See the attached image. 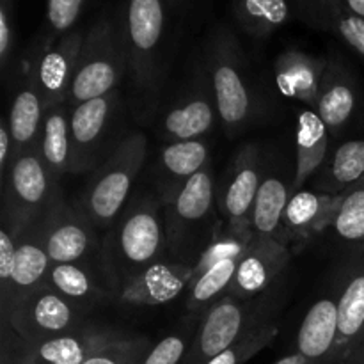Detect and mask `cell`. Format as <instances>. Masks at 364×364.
<instances>
[{
	"label": "cell",
	"mask_w": 364,
	"mask_h": 364,
	"mask_svg": "<svg viewBox=\"0 0 364 364\" xmlns=\"http://www.w3.org/2000/svg\"><path fill=\"white\" fill-rule=\"evenodd\" d=\"M16 244L18 233L2 223V231H0V288L2 290H6L11 283L14 258H16Z\"/></svg>",
	"instance_id": "41"
},
{
	"label": "cell",
	"mask_w": 364,
	"mask_h": 364,
	"mask_svg": "<svg viewBox=\"0 0 364 364\" xmlns=\"http://www.w3.org/2000/svg\"><path fill=\"white\" fill-rule=\"evenodd\" d=\"M14 159L13 135H11L7 119H0V185L4 183Z\"/></svg>",
	"instance_id": "42"
},
{
	"label": "cell",
	"mask_w": 364,
	"mask_h": 364,
	"mask_svg": "<svg viewBox=\"0 0 364 364\" xmlns=\"http://www.w3.org/2000/svg\"><path fill=\"white\" fill-rule=\"evenodd\" d=\"M127 73L128 53L121 9L105 11L85 31L66 103L75 107L117 91Z\"/></svg>",
	"instance_id": "5"
},
{
	"label": "cell",
	"mask_w": 364,
	"mask_h": 364,
	"mask_svg": "<svg viewBox=\"0 0 364 364\" xmlns=\"http://www.w3.org/2000/svg\"><path fill=\"white\" fill-rule=\"evenodd\" d=\"M215 198V178L212 162H208L173 198L162 203L167 251L173 255L185 251V247L191 244V238L208 220Z\"/></svg>",
	"instance_id": "11"
},
{
	"label": "cell",
	"mask_w": 364,
	"mask_h": 364,
	"mask_svg": "<svg viewBox=\"0 0 364 364\" xmlns=\"http://www.w3.org/2000/svg\"><path fill=\"white\" fill-rule=\"evenodd\" d=\"M343 277L345 267H341L340 279L334 283L329 294L318 299L308 309L301 327H299L294 350L304 355L311 364L333 363L338 338V308H340Z\"/></svg>",
	"instance_id": "20"
},
{
	"label": "cell",
	"mask_w": 364,
	"mask_h": 364,
	"mask_svg": "<svg viewBox=\"0 0 364 364\" xmlns=\"http://www.w3.org/2000/svg\"><path fill=\"white\" fill-rule=\"evenodd\" d=\"M16 0H0V66L7 71L14 52V25H16Z\"/></svg>",
	"instance_id": "40"
},
{
	"label": "cell",
	"mask_w": 364,
	"mask_h": 364,
	"mask_svg": "<svg viewBox=\"0 0 364 364\" xmlns=\"http://www.w3.org/2000/svg\"><path fill=\"white\" fill-rule=\"evenodd\" d=\"M331 134L318 112L302 107L295 128V169L291 196L308 187L311 178L322 169L331 151Z\"/></svg>",
	"instance_id": "25"
},
{
	"label": "cell",
	"mask_w": 364,
	"mask_h": 364,
	"mask_svg": "<svg viewBox=\"0 0 364 364\" xmlns=\"http://www.w3.org/2000/svg\"><path fill=\"white\" fill-rule=\"evenodd\" d=\"M71 107L68 103L50 107L45 112L41 132L36 146L46 169L57 181L70 173L71 166Z\"/></svg>",
	"instance_id": "30"
},
{
	"label": "cell",
	"mask_w": 364,
	"mask_h": 364,
	"mask_svg": "<svg viewBox=\"0 0 364 364\" xmlns=\"http://www.w3.org/2000/svg\"><path fill=\"white\" fill-rule=\"evenodd\" d=\"M43 240L52 265L87 262L100 252L98 230L75 205L60 198L41 219Z\"/></svg>",
	"instance_id": "12"
},
{
	"label": "cell",
	"mask_w": 364,
	"mask_h": 364,
	"mask_svg": "<svg viewBox=\"0 0 364 364\" xmlns=\"http://www.w3.org/2000/svg\"><path fill=\"white\" fill-rule=\"evenodd\" d=\"M240 258H228L215 263L212 269L192 281L191 291L187 299V309L191 315L203 316L210 309V306L215 304L220 297L228 291L230 284L233 283L235 272Z\"/></svg>",
	"instance_id": "34"
},
{
	"label": "cell",
	"mask_w": 364,
	"mask_h": 364,
	"mask_svg": "<svg viewBox=\"0 0 364 364\" xmlns=\"http://www.w3.org/2000/svg\"><path fill=\"white\" fill-rule=\"evenodd\" d=\"M343 194L331 196L302 188L295 192L284 208L279 240L295 252L318 235L326 233L340 210Z\"/></svg>",
	"instance_id": "16"
},
{
	"label": "cell",
	"mask_w": 364,
	"mask_h": 364,
	"mask_svg": "<svg viewBox=\"0 0 364 364\" xmlns=\"http://www.w3.org/2000/svg\"><path fill=\"white\" fill-rule=\"evenodd\" d=\"M364 178V137L345 141L334 149L322 166V169L311 178V191L323 194H343L348 187Z\"/></svg>",
	"instance_id": "28"
},
{
	"label": "cell",
	"mask_w": 364,
	"mask_h": 364,
	"mask_svg": "<svg viewBox=\"0 0 364 364\" xmlns=\"http://www.w3.org/2000/svg\"><path fill=\"white\" fill-rule=\"evenodd\" d=\"M294 180H284L283 174L274 169H267L252 206L251 228L258 237L277 238L281 233V220L284 208L291 198Z\"/></svg>",
	"instance_id": "31"
},
{
	"label": "cell",
	"mask_w": 364,
	"mask_h": 364,
	"mask_svg": "<svg viewBox=\"0 0 364 364\" xmlns=\"http://www.w3.org/2000/svg\"><path fill=\"white\" fill-rule=\"evenodd\" d=\"M327 231L348 252L364 249V178L343 192L340 210Z\"/></svg>",
	"instance_id": "33"
},
{
	"label": "cell",
	"mask_w": 364,
	"mask_h": 364,
	"mask_svg": "<svg viewBox=\"0 0 364 364\" xmlns=\"http://www.w3.org/2000/svg\"><path fill=\"white\" fill-rule=\"evenodd\" d=\"M252 238H255L252 230H238L233 226H226V230L213 233L212 240L206 244V247L196 258L194 279H198L201 274H205L206 270L212 269L215 263L223 262V259L242 258Z\"/></svg>",
	"instance_id": "35"
},
{
	"label": "cell",
	"mask_w": 364,
	"mask_h": 364,
	"mask_svg": "<svg viewBox=\"0 0 364 364\" xmlns=\"http://www.w3.org/2000/svg\"><path fill=\"white\" fill-rule=\"evenodd\" d=\"M167 251L166 219L159 198L142 196L128 203L109 228L98 252L100 272L112 297L128 279L164 259Z\"/></svg>",
	"instance_id": "2"
},
{
	"label": "cell",
	"mask_w": 364,
	"mask_h": 364,
	"mask_svg": "<svg viewBox=\"0 0 364 364\" xmlns=\"http://www.w3.org/2000/svg\"><path fill=\"white\" fill-rule=\"evenodd\" d=\"M127 336L123 331L85 322L78 329L43 343L27 345L20 340V348L36 364H84L107 345Z\"/></svg>",
	"instance_id": "19"
},
{
	"label": "cell",
	"mask_w": 364,
	"mask_h": 364,
	"mask_svg": "<svg viewBox=\"0 0 364 364\" xmlns=\"http://www.w3.org/2000/svg\"><path fill=\"white\" fill-rule=\"evenodd\" d=\"M87 313L48 287H41L21 299L4 316V327H9L23 343H43L63 336L84 326Z\"/></svg>",
	"instance_id": "9"
},
{
	"label": "cell",
	"mask_w": 364,
	"mask_h": 364,
	"mask_svg": "<svg viewBox=\"0 0 364 364\" xmlns=\"http://www.w3.org/2000/svg\"><path fill=\"white\" fill-rule=\"evenodd\" d=\"M343 364H364V331L361 334V338L358 340V343L352 347L350 354L347 355Z\"/></svg>",
	"instance_id": "46"
},
{
	"label": "cell",
	"mask_w": 364,
	"mask_h": 364,
	"mask_svg": "<svg viewBox=\"0 0 364 364\" xmlns=\"http://www.w3.org/2000/svg\"><path fill=\"white\" fill-rule=\"evenodd\" d=\"M291 255V249L277 238L255 235L247 251L238 262L233 283L226 294L237 299L259 297L284 272Z\"/></svg>",
	"instance_id": "17"
},
{
	"label": "cell",
	"mask_w": 364,
	"mask_h": 364,
	"mask_svg": "<svg viewBox=\"0 0 364 364\" xmlns=\"http://www.w3.org/2000/svg\"><path fill=\"white\" fill-rule=\"evenodd\" d=\"M265 297L237 299L224 294L201 316L196 336L181 364H206L255 331L277 320Z\"/></svg>",
	"instance_id": "6"
},
{
	"label": "cell",
	"mask_w": 364,
	"mask_h": 364,
	"mask_svg": "<svg viewBox=\"0 0 364 364\" xmlns=\"http://www.w3.org/2000/svg\"><path fill=\"white\" fill-rule=\"evenodd\" d=\"M45 287L55 290L85 313L95 306L112 301V291L107 287L102 272H96L87 262L52 265Z\"/></svg>",
	"instance_id": "26"
},
{
	"label": "cell",
	"mask_w": 364,
	"mask_h": 364,
	"mask_svg": "<svg viewBox=\"0 0 364 364\" xmlns=\"http://www.w3.org/2000/svg\"><path fill=\"white\" fill-rule=\"evenodd\" d=\"M121 95L109 92L71 109V166L70 173L82 174L102 166L121 139Z\"/></svg>",
	"instance_id": "8"
},
{
	"label": "cell",
	"mask_w": 364,
	"mask_h": 364,
	"mask_svg": "<svg viewBox=\"0 0 364 364\" xmlns=\"http://www.w3.org/2000/svg\"><path fill=\"white\" fill-rule=\"evenodd\" d=\"M45 112V100L39 89L36 87V82L32 80L31 75L23 73V80L14 95L9 116H7L11 135H13L14 156L36 146Z\"/></svg>",
	"instance_id": "29"
},
{
	"label": "cell",
	"mask_w": 364,
	"mask_h": 364,
	"mask_svg": "<svg viewBox=\"0 0 364 364\" xmlns=\"http://www.w3.org/2000/svg\"><path fill=\"white\" fill-rule=\"evenodd\" d=\"M199 59L212 82L219 121L230 137H237L265 117L262 89L244 46L228 25L217 23L210 28Z\"/></svg>",
	"instance_id": "1"
},
{
	"label": "cell",
	"mask_w": 364,
	"mask_h": 364,
	"mask_svg": "<svg viewBox=\"0 0 364 364\" xmlns=\"http://www.w3.org/2000/svg\"><path fill=\"white\" fill-rule=\"evenodd\" d=\"M291 9L295 16L301 18L308 25L322 31L331 32L340 38L348 48L354 50L364 60V20L348 13V11L338 9V7L327 6L318 0H290Z\"/></svg>",
	"instance_id": "27"
},
{
	"label": "cell",
	"mask_w": 364,
	"mask_h": 364,
	"mask_svg": "<svg viewBox=\"0 0 364 364\" xmlns=\"http://www.w3.org/2000/svg\"><path fill=\"white\" fill-rule=\"evenodd\" d=\"M199 322L201 316L191 315V318H187L180 329L174 331L173 334H167L159 343L151 345L139 364H181L194 340Z\"/></svg>",
	"instance_id": "36"
},
{
	"label": "cell",
	"mask_w": 364,
	"mask_h": 364,
	"mask_svg": "<svg viewBox=\"0 0 364 364\" xmlns=\"http://www.w3.org/2000/svg\"><path fill=\"white\" fill-rule=\"evenodd\" d=\"M327 57H316L299 48L281 52L274 60V77L281 95L316 110L318 89Z\"/></svg>",
	"instance_id": "23"
},
{
	"label": "cell",
	"mask_w": 364,
	"mask_h": 364,
	"mask_svg": "<svg viewBox=\"0 0 364 364\" xmlns=\"http://www.w3.org/2000/svg\"><path fill=\"white\" fill-rule=\"evenodd\" d=\"M128 75L141 102L159 95L166 75V52L173 9L169 0H124L121 7Z\"/></svg>",
	"instance_id": "3"
},
{
	"label": "cell",
	"mask_w": 364,
	"mask_h": 364,
	"mask_svg": "<svg viewBox=\"0 0 364 364\" xmlns=\"http://www.w3.org/2000/svg\"><path fill=\"white\" fill-rule=\"evenodd\" d=\"M274 364H311V363H309L304 355L299 354V352L291 350L290 354L284 355V358H281V359H277Z\"/></svg>",
	"instance_id": "47"
},
{
	"label": "cell",
	"mask_w": 364,
	"mask_h": 364,
	"mask_svg": "<svg viewBox=\"0 0 364 364\" xmlns=\"http://www.w3.org/2000/svg\"><path fill=\"white\" fill-rule=\"evenodd\" d=\"M2 187V223L20 235L39 223L63 196L59 181L50 174L38 146L13 159Z\"/></svg>",
	"instance_id": "7"
},
{
	"label": "cell",
	"mask_w": 364,
	"mask_h": 364,
	"mask_svg": "<svg viewBox=\"0 0 364 364\" xmlns=\"http://www.w3.org/2000/svg\"><path fill=\"white\" fill-rule=\"evenodd\" d=\"M203 2H205V0H169V6L171 9H173V13L185 16V14L199 9Z\"/></svg>",
	"instance_id": "45"
},
{
	"label": "cell",
	"mask_w": 364,
	"mask_h": 364,
	"mask_svg": "<svg viewBox=\"0 0 364 364\" xmlns=\"http://www.w3.org/2000/svg\"><path fill=\"white\" fill-rule=\"evenodd\" d=\"M91 0H48L46 4V27L39 45L50 46L73 31L78 18Z\"/></svg>",
	"instance_id": "37"
},
{
	"label": "cell",
	"mask_w": 364,
	"mask_h": 364,
	"mask_svg": "<svg viewBox=\"0 0 364 364\" xmlns=\"http://www.w3.org/2000/svg\"><path fill=\"white\" fill-rule=\"evenodd\" d=\"M361 87L352 68L338 53L327 57L318 89L316 112L326 123L331 139L343 134L361 109Z\"/></svg>",
	"instance_id": "15"
},
{
	"label": "cell",
	"mask_w": 364,
	"mask_h": 364,
	"mask_svg": "<svg viewBox=\"0 0 364 364\" xmlns=\"http://www.w3.org/2000/svg\"><path fill=\"white\" fill-rule=\"evenodd\" d=\"M277 334H279V318L270 322L269 326L251 333L249 336H245L244 340L238 341V343L231 345L230 348L220 352L219 355H215L212 361H208L206 364H245L249 359H252L256 354H259L263 348L272 345V341L276 340Z\"/></svg>",
	"instance_id": "38"
},
{
	"label": "cell",
	"mask_w": 364,
	"mask_h": 364,
	"mask_svg": "<svg viewBox=\"0 0 364 364\" xmlns=\"http://www.w3.org/2000/svg\"><path fill=\"white\" fill-rule=\"evenodd\" d=\"M318 2L338 7V9L348 11V13L355 14V16L364 20V0H318Z\"/></svg>",
	"instance_id": "43"
},
{
	"label": "cell",
	"mask_w": 364,
	"mask_h": 364,
	"mask_svg": "<svg viewBox=\"0 0 364 364\" xmlns=\"http://www.w3.org/2000/svg\"><path fill=\"white\" fill-rule=\"evenodd\" d=\"M148 139L135 130L124 135L109 159L92 171L80 198L75 203L98 231L109 230L128 206L132 187L144 167Z\"/></svg>",
	"instance_id": "4"
},
{
	"label": "cell",
	"mask_w": 364,
	"mask_h": 364,
	"mask_svg": "<svg viewBox=\"0 0 364 364\" xmlns=\"http://www.w3.org/2000/svg\"><path fill=\"white\" fill-rule=\"evenodd\" d=\"M84 38V31L73 28L53 45H38V52L25 68V73L31 75L41 92L46 109L68 102Z\"/></svg>",
	"instance_id": "14"
},
{
	"label": "cell",
	"mask_w": 364,
	"mask_h": 364,
	"mask_svg": "<svg viewBox=\"0 0 364 364\" xmlns=\"http://www.w3.org/2000/svg\"><path fill=\"white\" fill-rule=\"evenodd\" d=\"M338 308V338L333 363L343 364L364 331V249L350 252L345 263Z\"/></svg>",
	"instance_id": "22"
},
{
	"label": "cell",
	"mask_w": 364,
	"mask_h": 364,
	"mask_svg": "<svg viewBox=\"0 0 364 364\" xmlns=\"http://www.w3.org/2000/svg\"><path fill=\"white\" fill-rule=\"evenodd\" d=\"M230 11L238 28L255 39L272 36L294 14L290 0H230Z\"/></svg>",
	"instance_id": "32"
},
{
	"label": "cell",
	"mask_w": 364,
	"mask_h": 364,
	"mask_svg": "<svg viewBox=\"0 0 364 364\" xmlns=\"http://www.w3.org/2000/svg\"><path fill=\"white\" fill-rule=\"evenodd\" d=\"M219 119L212 82L201 59L194 64L187 82L164 110L160 134L166 142L203 139Z\"/></svg>",
	"instance_id": "10"
},
{
	"label": "cell",
	"mask_w": 364,
	"mask_h": 364,
	"mask_svg": "<svg viewBox=\"0 0 364 364\" xmlns=\"http://www.w3.org/2000/svg\"><path fill=\"white\" fill-rule=\"evenodd\" d=\"M208 162L210 144L205 139L166 142L153 169L156 198L160 203L173 198Z\"/></svg>",
	"instance_id": "24"
},
{
	"label": "cell",
	"mask_w": 364,
	"mask_h": 364,
	"mask_svg": "<svg viewBox=\"0 0 364 364\" xmlns=\"http://www.w3.org/2000/svg\"><path fill=\"white\" fill-rule=\"evenodd\" d=\"M151 345L153 343L146 336L127 334L121 340L96 352L84 364H139L146 352L151 348Z\"/></svg>",
	"instance_id": "39"
},
{
	"label": "cell",
	"mask_w": 364,
	"mask_h": 364,
	"mask_svg": "<svg viewBox=\"0 0 364 364\" xmlns=\"http://www.w3.org/2000/svg\"><path fill=\"white\" fill-rule=\"evenodd\" d=\"M52 262L43 240L41 220L18 235L16 258H14L13 276L6 290L0 291L2 297V318L13 309L14 304L27 297L38 288L45 287Z\"/></svg>",
	"instance_id": "21"
},
{
	"label": "cell",
	"mask_w": 364,
	"mask_h": 364,
	"mask_svg": "<svg viewBox=\"0 0 364 364\" xmlns=\"http://www.w3.org/2000/svg\"><path fill=\"white\" fill-rule=\"evenodd\" d=\"M265 156L258 144L242 146L224 174L223 188L217 194L219 210L228 226L252 230L251 215L259 185L265 176Z\"/></svg>",
	"instance_id": "13"
},
{
	"label": "cell",
	"mask_w": 364,
	"mask_h": 364,
	"mask_svg": "<svg viewBox=\"0 0 364 364\" xmlns=\"http://www.w3.org/2000/svg\"><path fill=\"white\" fill-rule=\"evenodd\" d=\"M194 279L192 262H160L128 279L114 294L112 301L124 306H160L174 301Z\"/></svg>",
	"instance_id": "18"
},
{
	"label": "cell",
	"mask_w": 364,
	"mask_h": 364,
	"mask_svg": "<svg viewBox=\"0 0 364 364\" xmlns=\"http://www.w3.org/2000/svg\"><path fill=\"white\" fill-rule=\"evenodd\" d=\"M2 364H36V363H32L31 359H28L27 355H25L23 352H21L20 340H18L16 345L13 343V350H11V352H9V348L4 347Z\"/></svg>",
	"instance_id": "44"
}]
</instances>
